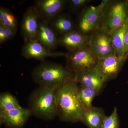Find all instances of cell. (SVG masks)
<instances>
[{"instance_id": "6da1fadb", "label": "cell", "mask_w": 128, "mask_h": 128, "mask_svg": "<svg viewBox=\"0 0 128 128\" xmlns=\"http://www.w3.org/2000/svg\"><path fill=\"white\" fill-rule=\"evenodd\" d=\"M77 84L72 80L56 90L57 115L62 121H80L84 110L80 102Z\"/></svg>"}, {"instance_id": "7a4b0ae2", "label": "cell", "mask_w": 128, "mask_h": 128, "mask_svg": "<svg viewBox=\"0 0 128 128\" xmlns=\"http://www.w3.org/2000/svg\"><path fill=\"white\" fill-rule=\"evenodd\" d=\"M74 72L68 67L54 62L44 61L32 72L34 82L39 86L57 89L74 80Z\"/></svg>"}, {"instance_id": "3957f363", "label": "cell", "mask_w": 128, "mask_h": 128, "mask_svg": "<svg viewBox=\"0 0 128 128\" xmlns=\"http://www.w3.org/2000/svg\"><path fill=\"white\" fill-rule=\"evenodd\" d=\"M56 89L39 86L30 94L29 108L32 114L44 120H52L57 115Z\"/></svg>"}, {"instance_id": "277c9868", "label": "cell", "mask_w": 128, "mask_h": 128, "mask_svg": "<svg viewBox=\"0 0 128 128\" xmlns=\"http://www.w3.org/2000/svg\"><path fill=\"white\" fill-rule=\"evenodd\" d=\"M128 18V6L125 2L110 0L104 8L98 30L111 34Z\"/></svg>"}, {"instance_id": "5b68a950", "label": "cell", "mask_w": 128, "mask_h": 128, "mask_svg": "<svg viewBox=\"0 0 128 128\" xmlns=\"http://www.w3.org/2000/svg\"><path fill=\"white\" fill-rule=\"evenodd\" d=\"M66 58L67 67L74 72L94 68L98 60L90 47L68 51Z\"/></svg>"}, {"instance_id": "8992f818", "label": "cell", "mask_w": 128, "mask_h": 128, "mask_svg": "<svg viewBox=\"0 0 128 128\" xmlns=\"http://www.w3.org/2000/svg\"><path fill=\"white\" fill-rule=\"evenodd\" d=\"M110 0H103L96 6H90L82 12L78 23V31L85 34H92L98 30L100 20L105 6Z\"/></svg>"}, {"instance_id": "52a82bcc", "label": "cell", "mask_w": 128, "mask_h": 128, "mask_svg": "<svg viewBox=\"0 0 128 128\" xmlns=\"http://www.w3.org/2000/svg\"><path fill=\"white\" fill-rule=\"evenodd\" d=\"M90 48L98 59L116 54L111 34L100 30L91 35Z\"/></svg>"}, {"instance_id": "ba28073f", "label": "cell", "mask_w": 128, "mask_h": 128, "mask_svg": "<svg viewBox=\"0 0 128 128\" xmlns=\"http://www.w3.org/2000/svg\"><path fill=\"white\" fill-rule=\"evenodd\" d=\"M22 55L27 59L44 61L46 57H66L67 52L50 50L38 41L25 42L22 50Z\"/></svg>"}, {"instance_id": "9c48e42d", "label": "cell", "mask_w": 128, "mask_h": 128, "mask_svg": "<svg viewBox=\"0 0 128 128\" xmlns=\"http://www.w3.org/2000/svg\"><path fill=\"white\" fill-rule=\"evenodd\" d=\"M39 20V16L34 6L28 8L21 24V33L25 42L38 41Z\"/></svg>"}, {"instance_id": "30bf717a", "label": "cell", "mask_w": 128, "mask_h": 128, "mask_svg": "<svg viewBox=\"0 0 128 128\" xmlns=\"http://www.w3.org/2000/svg\"><path fill=\"white\" fill-rule=\"evenodd\" d=\"M126 60L113 54L98 59L95 68L107 81L117 77Z\"/></svg>"}, {"instance_id": "8fae6325", "label": "cell", "mask_w": 128, "mask_h": 128, "mask_svg": "<svg viewBox=\"0 0 128 128\" xmlns=\"http://www.w3.org/2000/svg\"><path fill=\"white\" fill-rule=\"evenodd\" d=\"M67 2L66 0H38L34 6L40 18L49 22L60 14Z\"/></svg>"}, {"instance_id": "7c38bea8", "label": "cell", "mask_w": 128, "mask_h": 128, "mask_svg": "<svg viewBox=\"0 0 128 128\" xmlns=\"http://www.w3.org/2000/svg\"><path fill=\"white\" fill-rule=\"evenodd\" d=\"M32 114L28 108L21 107L8 111H0L1 123L9 128H20Z\"/></svg>"}, {"instance_id": "4fadbf2b", "label": "cell", "mask_w": 128, "mask_h": 128, "mask_svg": "<svg viewBox=\"0 0 128 128\" xmlns=\"http://www.w3.org/2000/svg\"><path fill=\"white\" fill-rule=\"evenodd\" d=\"M91 36L75 30L58 37L59 45L71 51L90 47Z\"/></svg>"}, {"instance_id": "5bb4252c", "label": "cell", "mask_w": 128, "mask_h": 128, "mask_svg": "<svg viewBox=\"0 0 128 128\" xmlns=\"http://www.w3.org/2000/svg\"><path fill=\"white\" fill-rule=\"evenodd\" d=\"M74 80L80 86L89 88L98 93L107 82L94 68L87 71L74 72Z\"/></svg>"}, {"instance_id": "9a60e30c", "label": "cell", "mask_w": 128, "mask_h": 128, "mask_svg": "<svg viewBox=\"0 0 128 128\" xmlns=\"http://www.w3.org/2000/svg\"><path fill=\"white\" fill-rule=\"evenodd\" d=\"M38 41L48 49L53 50L59 45L58 37L48 22L40 18Z\"/></svg>"}, {"instance_id": "2e32d148", "label": "cell", "mask_w": 128, "mask_h": 128, "mask_svg": "<svg viewBox=\"0 0 128 128\" xmlns=\"http://www.w3.org/2000/svg\"><path fill=\"white\" fill-rule=\"evenodd\" d=\"M106 116L102 108L92 106L83 111L80 121L88 128H101Z\"/></svg>"}, {"instance_id": "e0dca14e", "label": "cell", "mask_w": 128, "mask_h": 128, "mask_svg": "<svg viewBox=\"0 0 128 128\" xmlns=\"http://www.w3.org/2000/svg\"><path fill=\"white\" fill-rule=\"evenodd\" d=\"M48 23L57 36H60L75 30L73 20L66 14H60Z\"/></svg>"}, {"instance_id": "ac0fdd59", "label": "cell", "mask_w": 128, "mask_h": 128, "mask_svg": "<svg viewBox=\"0 0 128 128\" xmlns=\"http://www.w3.org/2000/svg\"><path fill=\"white\" fill-rule=\"evenodd\" d=\"M128 28V18L123 25L111 34L113 46L115 54L118 57L126 60L125 57L124 40Z\"/></svg>"}, {"instance_id": "d6986e66", "label": "cell", "mask_w": 128, "mask_h": 128, "mask_svg": "<svg viewBox=\"0 0 128 128\" xmlns=\"http://www.w3.org/2000/svg\"><path fill=\"white\" fill-rule=\"evenodd\" d=\"M0 25L17 32L18 22L16 17L9 9L6 8H0Z\"/></svg>"}, {"instance_id": "ffe728a7", "label": "cell", "mask_w": 128, "mask_h": 128, "mask_svg": "<svg viewBox=\"0 0 128 128\" xmlns=\"http://www.w3.org/2000/svg\"><path fill=\"white\" fill-rule=\"evenodd\" d=\"M98 93L89 88L80 86L79 87L78 94L80 102L84 111L92 106V102L95 96Z\"/></svg>"}, {"instance_id": "44dd1931", "label": "cell", "mask_w": 128, "mask_h": 128, "mask_svg": "<svg viewBox=\"0 0 128 128\" xmlns=\"http://www.w3.org/2000/svg\"><path fill=\"white\" fill-rule=\"evenodd\" d=\"M16 98L10 93L4 92L0 95V111H8L21 107Z\"/></svg>"}, {"instance_id": "7402d4cb", "label": "cell", "mask_w": 128, "mask_h": 128, "mask_svg": "<svg viewBox=\"0 0 128 128\" xmlns=\"http://www.w3.org/2000/svg\"><path fill=\"white\" fill-rule=\"evenodd\" d=\"M120 124L117 109L114 107L112 114L105 117L101 128H119Z\"/></svg>"}, {"instance_id": "603a6c76", "label": "cell", "mask_w": 128, "mask_h": 128, "mask_svg": "<svg viewBox=\"0 0 128 128\" xmlns=\"http://www.w3.org/2000/svg\"><path fill=\"white\" fill-rule=\"evenodd\" d=\"M16 32L0 25V44H2L15 36Z\"/></svg>"}, {"instance_id": "cb8c5ba5", "label": "cell", "mask_w": 128, "mask_h": 128, "mask_svg": "<svg viewBox=\"0 0 128 128\" xmlns=\"http://www.w3.org/2000/svg\"><path fill=\"white\" fill-rule=\"evenodd\" d=\"M88 0H69V6L72 11L76 12L80 10L89 2Z\"/></svg>"}, {"instance_id": "d4e9b609", "label": "cell", "mask_w": 128, "mask_h": 128, "mask_svg": "<svg viewBox=\"0 0 128 128\" xmlns=\"http://www.w3.org/2000/svg\"><path fill=\"white\" fill-rule=\"evenodd\" d=\"M125 57L126 60L128 58V28L126 32L124 40Z\"/></svg>"}]
</instances>
